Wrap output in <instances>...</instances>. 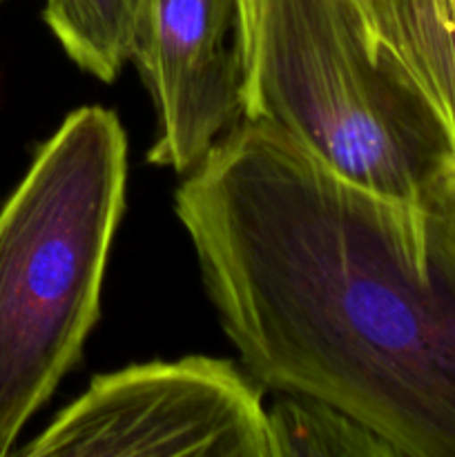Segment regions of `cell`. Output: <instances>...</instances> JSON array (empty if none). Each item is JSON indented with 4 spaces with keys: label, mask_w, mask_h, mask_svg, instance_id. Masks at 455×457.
Here are the masks:
<instances>
[{
    "label": "cell",
    "mask_w": 455,
    "mask_h": 457,
    "mask_svg": "<svg viewBox=\"0 0 455 457\" xmlns=\"http://www.w3.org/2000/svg\"><path fill=\"white\" fill-rule=\"evenodd\" d=\"M174 210L261 386L346 411L400 457H455V179L384 199L244 119Z\"/></svg>",
    "instance_id": "6da1fadb"
},
{
    "label": "cell",
    "mask_w": 455,
    "mask_h": 457,
    "mask_svg": "<svg viewBox=\"0 0 455 457\" xmlns=\"http://www.w3.org/2000/svg\"><path fill=\"white\" fill-rule=\"evenodd\" d=\"M245 116L343 181L419 204L455 179L449 125L360 0H245Z\"/></svg>",
    "instance_id": "7a4b0ae2"
},
{
    "label": "cell",
    "mask_w": 455,
    "mask_h": 457,
    "mask_svg": "<svg viewBox=\"0 0 455 457\" xmlns=\"http://www.w3.org/2000/svg\"><path fill=\"white\" fill-rule=\"evenodd\" d=\"M125 177L119 116L80 107L0 208V457L74 369L101 315Z\"/></svg>",
    "instance_id": "3957f363"
},
{
    "label": "cell",
    "mask_w": 455,
    "mask_h": 457,
    "mask_svg": "<svg viewBox=\"0 0 455 457\" xmlns=\"http://www.w3.org/2000/svg\"><path fill=\"white\" fill-rule=\"evenodd\" d=\"M25 457H270L263 388L232 361L183 357L98 375Z\"/></svg>",
    "instance_id": "277c9868"
},
{
    "label": "cell",
    "mask_w": 455,
    "mask_h": 457,
    "mask_svg": "<svg viewBox=\"0 0 455 457\" xmlns=\"http://www.w3.org/2000/svg\"><path fill=\"white\" fill-rule=\"evenodd\" d=\"M245 0H147L132 61L156 110L147 161L186 174L245 116Z\"/></svg>",
    "instance_id": "5b68a950"
},
{
    "label": "cell",
    "mask_w": 455,
    "mask_h": 457,
    "mask_svg": "<svg viewBox=\"0 0 455 457\" xmlns=\"http://www.w3.org/2000/svg\"><path fill=\"white\" fill-rule=\"evenodd\" d=\"M360 3L377 38L426 92L455 141V0Z\"/></svg>",
    "instance_id": "8992f818"
},
{
    "label": "cell",
    "mask_w": 455,
    "mask_h": 457,
    "mask_svg": "<svg viewBox=\"0 0 455 457\" xmlns=\"http://www.w3.org/2000/svg\"><path fill=\"white\" fill-rule=\"evenodd\" d=\"M147 0H45V22L67 56L96 79H116L132 61Z\"/></svg>",
    "instance_id": "52a82bcc"
},
{
    "label": "cell",
    "mask_w": 455,
    "mask_h": 457,
    "mask_svg": "<svg viewBox=\"0 0 455 457\" xmlns=\"http://www.w3.org/2000/svg\"><path fill=\"white\" fill-rule=\"evenodd\" d=\"M284 395L266 409L270 457H400L346 411L317 397Z\"/></svg>",
    "instance_id": "ba28073f"
},
{
    "label": "cell",
    "mask_w": 455,
    "mask_h": 457,
    "mask_svg": "<svg viewBox=\"0 0 455 457\" xmlns=\"http://www.w3.org/2000/svg\"><path fill=\"white\" fill-rule=\"evenodd\" d=\"M4 3V0H0V4H3Z\"/></svg>",
    "instance_id": "9c48e42d"
}]
</instances>
